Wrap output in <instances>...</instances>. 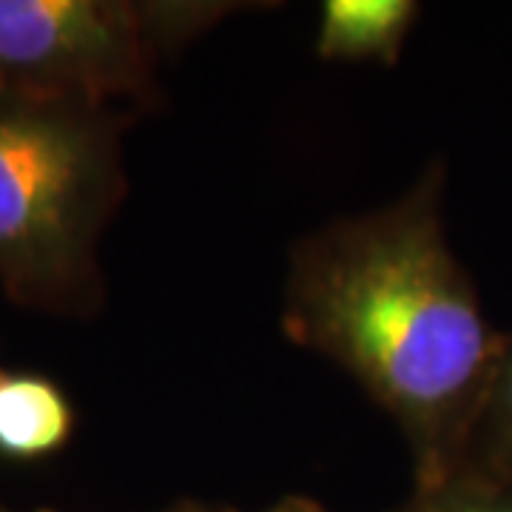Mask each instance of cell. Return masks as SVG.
I'll use <instances>...</instances> for the list:
<instances>
[{
	"label": "cell",
	"instance_id": "ba28073f",
	"mask_svg": "<svg viewBox=\"0 0 512 512\" xmlns=\"http://www.w3.org/2000/svg\"><path fill=\"white\" fill-rule=\"evenodd\" d=\"M262 512H328L322 504H316V501H308V498H282L279 504L274 507H268V510Z\"/></svg>",
	"mask_w": 512,
	"mask_h": 512
},
{
	"label": "cell",
	"instance_id": "9c48e42d",
	"mask_svg": "<svg viewBox=\"0 0 512 512\" xmlns=\"http://www.w3.org/2000/svg\"><path fill=\"white\" fill-rule=\"evenodd\" d=\"M168 512H208V510H200V507H188V504H183V507H177V510H168Z\"/></svg>",
	"mask_w": 512,
	"mask_h": 512
},
{
	"label": "cell",
	"instance_id": "277c9868",
	"mask_svg": "<svg viewBox=\"0 0 512 512\" xmlns=\"http://www.w3.org/2000/svg\"><path fill=\"white\" fill-rule=\"evenodd\" d=\"M74 430L66 393L40 373H0V458L40 461L63 450Z\"/></svg>",
	"mask_w": 512,
	"mask_h": 512
},
{
	"label": "cell",
	"instance_id": "5b68a950",
	"mask_svg": "<svg viewBox=\"0 0 512 512\" xmlns=\"http://www.w3.org/2000/svg\"><path fill=\"white\" fill-rule=\"evenodd\" d=\"M416 18L419 3L413 0H328L322 6L316 55L393 66Z\"/></svg>",
	"mask_w": 512,
	"mask_h": 512
},
{
	"label": "cell",
	"instance_id": "3957f363",
	"mask_svg": "<svg viewBox=\"0 0 512 512\" xmlns=\"http://www.w3.org/2000/svg\"><path fill=\"white\" fill-rule=\"evenodd\" d=\"M228 3L0 0V97L120 109L157 92L165 57Z\"/></svg>",
	"mask_w": 512,
	"mask_h": 512
},
{
	"label": "cell",
	"instance_id": "8992f818",
	"mask_svg": "<svg viewBox=\"0 0 512 512\" xmlns=\"http://www.w3.org/2000/svg\"><path fill=\"white\" fill-rule=\"evenodd\" d=\"M456 473L512 481V336H507L493 384Z\"/></svg>",
	"mask_w": 512,
	"mask_h": 512
},
{
	"label": "cell",
	"instance_id": "7a4b0ae2",
	"mask_svg": "<svg viewBox=\"0 0 512 512\" xmlns=\"http://www.w3.org/2000/svg\"><path fill=\"white\" fill-rule=\"evenodd\" d=\"M128 114L0 97V288L23 308L89 313L100 239L123 200Z\"/></svg>",
	"mask_w": 512,
	"mask_h": 512
},
{
	"label": "cell",
	"instance_id": "6da1fadb",
	"mask_svg": "<svg viewBox=\"0 0 512 512\" xmlns=\"http://www.w3.org/2000/svg\"><path fill=\"white\" fill-rule=\"evenodd\" d=\"M282 328L348 370L396 421L413 487L461 467L507 336L490 328L447 245L441 168L293 248Z\"/></svg>",
	"mask_w": 512,
	"mask_h": 512
},
{
	"label": "cell",
	"instance_id": "30bf717a",
	"mask_svg": "<svg viewBox=\"0 0 512 512\" xmlns=\"http://www.w3.org/2000/svg\"><path fill=\"white\" fill-rule=\"evenodd\" d=\"M0 512H3V510H0ZM40 512H43V510H40Z\"/></svg>",
	"mask_w": 512,
	"mask_h": 512
},
{
	"label": "cell",
	"instance_id": "52a82bcc",
	"mask_svg": "<svg viewBox=\"0 0 512 512\" xmlns=\"http://www.w3.org/2000/svg\"><path fill=\"white\" fill-rule=\"evenodd\" d=\"M393 512H512V481L453 473L439 484L413 487V495Z\"/></svg>",
	"mask_w": 512,
	"mask_h": 512
}]
</instances>
